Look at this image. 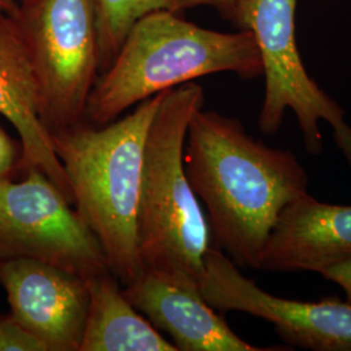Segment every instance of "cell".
<instances>
[{"label": "cell", "instance_id": "1", "mask_svg": "<svg viewBox=\"0 0 351 351\" xmlns=\"http://www.w3.org/2000/svg\"><path fill=\"white\" fill-rule=\"evenodd\" d=\"M184 165L216 246L236 265L259 269L278 215L308 193L295 155L265 146L239 119L202 107L189 124Z\"/></svg>", "mask_w": 351, "mask_h": 351}, {"label": "cell", "instance_id": "2", "mask_svg": "<svg viewBox=\"0 0 351 351\" xmlns=\"http://www.w3.org/2000/svg\"><path fill=\"white\" fill-rule=\"evenodd\" d=\"M164 93L106 125L84 121L50 133L73 207L101 243L108 268L125 287L143 274L139 256V194L145 143Z\"/></svg>", "mask_w": 351, "mask_h": 351}, {"label": "cell", "instance_id": "3", "mask_svg": "<svg viewBox=\"0 0 351 351\" xmlns=\"http://www.w3.org/2000/svg\"><path fill=\"white\" fill-rule=\"evenodd\" d=\"M178 14L154 11L133 24L112 64L99 75L88 95V124H110L141 101L204 75H263L250 30L221 33Z\"/></svg>", "mask_w": 351, "mask_h": 351}, {"label": "cell", "instance_id": "4", "mask_svg": "<svg viewBox=\"0 0 351 351\" xmlns=\"http://www.w3.org/2000/svg\"><path fill=\"white\" fill-rule=\"evenodd\" d=\"M203 103L204 91L194 82L164 93L145 143L137 217L143 271L195 290L211 246L210 226L190 186L184 149Z\"/></svg>", "mask_w": 351, "mask_h": 351}, {"label": "cell", "instance_id": "5", "mask_svg": "<svg viewBox=\"0 0 351 351\" xmlns=\"http://www.w3.org/2000/svg\"><path fill=\"white\" fill-rule=\"evenodd\" d=\"M25 40L38 114L49 132L81 124L99 77L93 0H21L12 13Z\"/></svg>", "mask_w": 351, "mask_h": 351}, {"label": "cell", "instance_id": "6", "mask_svg": "<svg viewBox=\"0 0 351 351\" xmlns=\"http://www.w3.org/2000/svg\"><path fill=\"white\" fill-rule=\"evenodd\" d=\"M298 0H243L234 25L250 30L261 53L265 78L263 106L258 125L275 134L287 110L301 128L306 150L323 151L320 121L333 128L339 150L351 165V128L345 112L308 75L295 42L294 16Z\"/></svg>", "mask_w": 351, "mask_h": 351}, {"label": "cell", "instance_id": "7", "mask_svg": "<svg viewBox=\"0 0 351 351\" xmlns=\"http://www.w3.org/2000/svg\"><path fill=\"white\" fill-rule=\"evenodd\" d=\"M27 258L88 278L110 271L101 243L37 168L0 182V261Z\"/></svg>", "mask_w": 351, "mask_h": 351}, {"label": "cell", "instance_id": "8", "mask_svg": "<svg viewBox=\"0 0 351 351\" xmlns=\"http://www.w3.org/2000/svg\"><path fill=\"white\" fill-rule=\"evenodd\" d=\"M199 293L213 308L267 320L290 345L316 351H351V302L280 298L243 276L217 246L204 255Z\"/></svg>", "mask_w": 351, "mask_h": 351}, {"label": "cell", "instance_id": "9", "mask_svg": "<svg viewBox=\"0 0 351 351\" xmlns=\"http://www.w3.org/2000/svg\"><path fill=\"white\" fill-rule=\"evenodd\" d=\"M0 287L13 319L47 351H80L86 324V278L36 259L0 261Z\"/></svg>", "mask_w": 351, "mask_h": 351}, {"label": "cell", "instance_id": "10", "mask_svg": "<svg viewBox=\"0 0 351 351\" xmlns=\"http://www.w3.org/2000/svg\"><path fill=\"white\" fill-rule=\"evenodd\" d=\"M351 261V206L317 201L308 193L277 217L259 269L322 274Z\"/></svg>", "mask_w": 351, "mask_h": 351}, {"label": "cell", "instance_id": "11", "mask_svg": "<svg viewBox=\"0 0 351 351\" xmlns=\"http://www.w3.org/2000/svg\"><path fill=\"white\" fill-rule=\"evenodd\" d=\"M129 302L158 330L173 339L180 351H259L229 328L203 300L199 290L143 271L134 281L123 287Z\"/></svg>", "mask_w": 351, "mask_h": 351}, {"label": "cell", "instance_id": "12", "mask_svg": "<svg viewBox=\"0 0 351 351\" xmlns=\"http://www.w3.org/2000/svg\"><path fill=\"white\" fill-rule=\"evenodd\" d=\"M0 114L19 133L24 154V172L30 168L42 171L73 204L68 177L53 151L50 134L38 114L37 88L25 40L14 16L1 7Z\"/></svg>", "mask_w": 351, "mask_h": 351}, {"label": "cell", "instance_id": "13", "mask_svg": "<svg viewBox=\"0 0 351 351\" xmlns=\"http://www.w3.org/2000/svg\"><path fill=\"white\" fill-rule=\"evenodd\" d=\"M88 308L80 351H177L139 313L111 271L86 278Z\"/></svg>", "mask_w": 351, "mask_h": 351}, {"label": "cell", "instance_id": "14", "mask_svg": "<svg viewBox=\"0 0 351 351\" xmlns=\"http://www.w3.org/2000/svg\"><path fill=\"white\" fill-rule=\"evenodd\" d=\"M99 47V75L116 58L128 32L142 16L154 11L175 12L176 0H93Z\"/></svg>", "mask_w": 351, "mask_h": 351}, {"label": "cell", "instance_id": "15", "mask_svg": "<svg viewBox=\"0 0 351 351\" xmlns=\"http://www.w3.org/2000/svg\"><path fill=\"white\" fill-rule=\"evenodd\" d=\"M0 351H47L46 346L12 315H0Z\"/></svg>", "mask_w": 351, "mask_h": 351}, {"label": "cell", "instance_id": "16", "mask_svg": "<svg viewBox=\"0 0 351 351\" xmlns=\"http://www.w3.org/2000/svg\"><path fill=\"white\" fill-rule=\"evenodd\" d=\"M24 173V154L17 142L0 126V182L17 178Z\"/></svg>", "mask_w": 351, "mask_h": 351}, {"label": "cell", "instance_id": "17", "mask_svg": "<svg viewBox=\"0 0 351 351\" xmlns=\"http://www.w3.org/2000/svg\"><path fill=\"white\" fill-rule=\"evenodd\" d=\"M243 0H176L175 13L188 11L190 8L207 5L213 7L233 25L236 24L239 8Z\"/></svg>", "mask_w": 351, "mask_h": 351}, {"label": "cell", "instance_id": "18", "mask_svg": "<svg viewBox=\"0 0 351 351\" xmlns=\"http://www.w3.org/2000/svg\"><path fill=\"white\" fill-rule=\"evenodd\" d=\"M320 275L336 282L346 293L348 301L351 302V261L326 268Z\"/></svg>", "mask_w": 351, "mask_h": 351}, {"label": "cell", "instance_id": "19", "mask_svg": "<svg viewBox=\"0 0 351 351\" xmlns=\"http://www.w3.org/2000/svg\"><path fill=\"white\" fill-rule=\"evenodd\" d=\"M20 1L21 0H0V7L10 13H13L17 10Z\"/></svg>", "mask_w": 351, "mask_h": 351}]
</instances>
